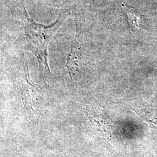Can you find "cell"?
Returning a JSON list of instances; mask_svg holds the SVG:
<instances>
[{"label":"cell","mask_w":157,"mask_h":157,"mask_svg":"<svg viewBox=\"0 0 157 157\" xmlns=\"http://www.w3.org/2000/svg\"><path fill=\"white\" fill-rule=\"evenodd\" d=\"M25 15L27 21L25 22V32L27 37L30 50L35 54L39 63L44 67L45 70L50 72L47 59L48 45L51 39L65 19L67 14L65 12H61L56 21L48 26L34 22L33 19L29 16L25 10Z\"/></svg>","instance_id":"obj_1"},{"label":"cell","mask_w":157,"mask_h":157,"mask_svg":"<svg viewBox=\"0 0 157 157\" xmlns=\"http://www.w3.org/2000/svg\"><path fill=\"white\" fill-rule=\"evenodd\" d=\"M80 44L78 40V36H76L71 45V49L67 56V59L65 63V67H67L68 73L72 78L73 76L78 72L79 69V60H80Z\"/></svg>","instance_id":"obj_2"},{"label":"cell","mask_w":157,"mask_h":157,"mask_svg":"<svg viewBox=\"0 0 157 157\" xmlns=\"http://www.w3.org/2000/svg\"><path fill=\"white\" fill-rule=\"evenodd\" d=\"M129 26L134 29H140L143 26V17L139 12L130 6L122 5Z\"/></svg>","instance_id":"obj_3"},{"label":"cell","mask_w":157,"mask_h":157,"mask_svg":"<svg viewBox=\"0 0 157 157\" xmlns=\"http://www.w3.org/2000/svg\"><path fill=\"white\" fill-rule=\"evenodd\" d=\"M137 113L141 118L150 124L151 128L157 129V107L151 105H147L142 107Z\"/></svg>","instance_id":"obj_4"}]
</instances>
